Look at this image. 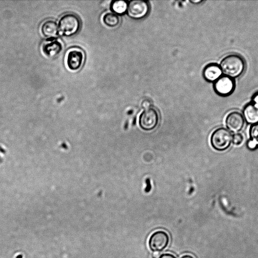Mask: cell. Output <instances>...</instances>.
I'll use <instances>...</instances> for the list:
<instances>
[{"instance_id":"obj_23","label":"cell","mask_w":258,"mask_h":258,"mask_svg":"<svg viewBox=\"0 0 258 258\" xmlns=\"http://www.w3.org/2000/svg\"><path fill=\"white\" fill-rule=\"evenodd\" d=\"M203 1H202V0H198V1H194V0H192V1H190V2L194 4H199V3H201L202 2H203Z\"/></svg>"},{"instance_id":"obj_14","label":"cell","mask_w":258,"mask_h":258,"mask_svg":"<svg viewBox=\"0 0 258 258\" xmlns=\"http://www.w3.org/2000/svg\"><path fill=\"white\" fill-rule=\"evenodd\" d=\"M128 4L123 0L113 1L110 5L111 11L117 15H122L127 12Z\"/></svg>"},{"instance_id":"obj_8","label":"cell","mask_w":258,"mask_h":258,"mask_svg":"<svg viewBox=\"0 0 258 258\" xmlns=\"http://www.w3.org/2000/svg\"><path fill=\"white\" fill-rule=\"evenodd\" d=\"M245 122L242 114L236 110L228 113L225 118L226 128L234 134L240 132L244 128Z\"/></svg>"},{"instance_id":"obj_12","label":"cell","mask_w":258,"mask_h":258,"mask_svg":"<svg viewBox=\"0 0 258 258\" xmlns=\"http://www.w3.org/2000/svg\"><path fill=\"white\" fill-rule=\"evenodd\" d=\"M41 31L42 34L47 38V40L55 39L59 32L58 24L53 20L44 21L41 25Z\"/></svg>"},{"instance_id":"obj_24","label":"cell","mask_w":258,"mask_h":258,"mask_svg":"<svg viewBox=\"0 0 258 258\" xmlns=\"http://www.w3.org/2000/svg\"><path fill=\"white\" fill-rule=\"evenodd\" d=\"M22 257H23V256L21 254H20V255H18L16 257V258H22Z\"/></svg>"},{"instance_id":"obj_11","label":"cell","mask_w":258,"mask_h":258,"mask_svg":"<svg viewBox=\"0 0 258 258\" xmlns=\"http://www.w3.org/2000/svg\"><path fill=\"white\" fill-rule=\"evenodd\" d=\"M62 50L61 42L55 39L47 40L42 46L44 54L48 57L53 58L60 54Z\"/></svg>"},{"instance_id":"obj_10","label":"cell","mask_w":258,"mask_h":258,"mask_svg":"<svg viewBox=\"0 0 258 258\" xmlns=\"http://www.w3.org/2000/svg\"><path fill=\"white\" fill-rule=\"evenodd\" d=\"M222 75L219 64L216 63H209L203 69V77L208 82L214 83Z\"/></svg>"},{"instance_id":"obj_6","label":"cell","mask_w":258,"mask_h":258,"mask_svg":"<svg viewBox=\"0 0 258 258\" xmlns=\"http://www.w3.org/2000/svg\"><path fill=\"white\" fill-rule=\"evenodd\" d=\"M150 6L147 1L133 0L128 4L127 13L133 19L139 20L145 18L149 13Z\"/></svg>"},{"instance_id":"obj_5","label":"cell","mask_w":258,"mask_h":258,"mask_svg":"<svg viewBox=\"0 0 258 258\" xmlns=\"http://www.w3.org/2000/svg\"><path fill=\"white\" fill-rule=\"evenodd\" d=\"M159 122V113L154 107L145 109L139 117V125L144 131H150L155 129Z\"/></svg>"},{"instance_id":"obj_15","label":"cell","mask_w":258,"mask_h":258,"mask_svg":"<svg viewBox=\"0 0 258 258\" xmlns=\"http://www.w3.org/2000/svg\"><path fill=\"white\" fill-rule=\"evenodd\" d=\"M119 16L114 13H107L103 17L104 23L109 27H115L120 23Z\"/></svg>"},{"instance_id":"obj_1","label":"cell","mask_w":258,"mask_h":258,"mask_svg":"<svg viewBox=\"0 0 258 258\" xmlns=\"http://www.w3.org/2000/svg\"><path fill=\"white\" fill-rule=\"evenodd\" d=\"M223 75L235 80L241 76L245 70V61L242 56L231 53L224 56L219 64Z\"/></svg>"},{"instance_id":"obj_9","label":"cell","mask_w":258,"mask_h":258,"mask_svg":"<svg viewBox=\"0 0 258 258\" xmlns=\"http://www.w3.org/2000/svg\"><path fill=\"white\" fill-rule=\"evenodd\" d=\"M84 60L83 51L78 48L70 49L67 54V65L72 71H77L82 67Z\"/></svg>"},{"instance_id":"obj_16","label":"cell","mask_w":258,"mask_h":258,"mask_svg":"<svg viewBox=\"0 0 258 258\" xmlns=\"http://www.w3.org/2000/svg\"><path fill=\"white\" fill-rule=\"evenodd\" d=\"M249 135L250 140L258 146V122L251 124L249 130Z\"/></svg>"},{"instance_id":"obj_18","label":"cell","mask_w":258,"mask_h":258,"mask_svg":"<svg viewBox=\"0 0 258 258\" xmlns=\"http://www.w3.org/2000/svg\"><path fill=\"white\" fill-rule=\"evenodd\" d=\"M256 106L258 107V91L255 92L252 96L251 102Z\"/></svg>"},{"instance_id":"obj_4","label":"cell","mask_w":258,"mask_h":258,"mask_svg":"<svg viewBox=\"0 0 258 258\" xmlns=\"http://www.w3.org/2000/svg\"><path fill=\"white\" fill-rule=\"evenodd\" d=\"M169 242L170 237L167 232L163 230H158L150 235L148 244L152 251L159 253L168 246Z\"/></svg>"},{"instance_id":"obj_3","label":"cell","mask_w":258,"mask_h":258,"mask_svg":"<svg viewBox=\"0 0 258 258\" xmlns=\"http://www.w3.org/2000/svg\"><path fill=\"white\" fill-rule=\"evenodd\" d=\"M232 135L226 128L219 127L212 133L210 142L212 147L219 152L230 148L232 144Z\"/></svg>"},{"instance_id":"obj_19","label":"cell","mask_w":258,"mask_h":258,"mask_svg":"<svg viewBox=\"0 0 258 258\" xmlns=\"http://www.w3.org/2000/svg\"><path fill=\"white\" fill-rule=\"evenodd\" d=\"M157 258H176V257L172 253L166 252L159 255Z\"/></svg>"},{"instance_id":"obj_2","label":"cell","mask_w":258,"mask_h":258,"mask_svg":"<svg viewBox=\"0 0 258 258\" xmlns=\"http://www.w3.org/2000/svg\"><path fill=\"white\" fill-rule=\"evenodd\" d=\"M58 27L59 32L66 37H71L79 32L81 27L79 17L72 13H68L59 19Z\"/></svg>"},{"instance_id":"obj_22","label":"cell","mask_w":258,"mask_h":258,"mask_svg":"<svg viewBox=\"0 0 258 258\" xmlns=\"http://www.w3.org/2000/svg\"><path fill=\"white\" fill-rule=\"evenodd\" d=\"M180 258H195L193 255L190 254H185L182 255Z\"/></svg>"},{"instance_id":"obj_20","label":"cell","mask_w":258,"mask_h":258,"mask_svg":"<svg viewBox=\"0 0 258 258\" xmlns=\"http://www.w3.org/2000/svg\"><path fill=\"white\" fill-rule=\"evenodd\" d=\"M151 102L150 100L146 99L143 101L142 103V106L144 109H146L151 107Z\"/></svg>"},{"instance_id":"obj_21","label":"cell","mask_w":258,"mask_h":258,"mask_svg":"<svg viewBox=\"0 0 258 258\" xmlns=\"http://www.w3.org/2000/svg\"><path fill=\"white\" fill-rule=\"evenodd\" d=\"M247 146L250 149H254L257 147L255 143L251 140L248 142Z\"/></svg>"},{"instance_id":"obj_13","label":"cell","mask_w":258,"mask_h":258,"mask_svg":"<svg viewBox=\"0 0 258 258\" xmlns=\"http://www.w3.org/2000/svg\"><path fill=\"white\" fill-rule=\"evenodd\" d=\"M242 115L245 121L251 124L258 122V107L252 103L247 104L243 108Z\"/></svg>"},{"instance_id":"obj_7","label":"cell","mask_w":258,"mask_h":258,"mask_svg":"<svg viewBox=\"0 0 258 258\" xmlns=\"http://www.w3.org/2000/svg\"><path fill=\"white\" fill-rule=\"evenodd\" d=\"M235 80L222 75L213 83V89L219 96L226 97L233 93L235 89Z\"/></svg>"},{"instance_id":"obj_17","label":"cell","mask_w":258,"mask_h":258,"mask_svg":"<svg viewBox=\"0 0 258 258\" xmlns=\"http://www.w3.org/2000/svg\"><path fill=\"white\" fill-rule=\"evenodd\" d=\"M244 141V136L241 133H236L232 135V143L235 146H241Z\"/></svg>"}]
</instances>
